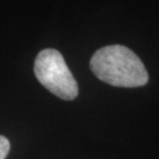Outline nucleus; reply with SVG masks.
I'll return each instance as SVG.
<instances>
[{"instance_id":"f257e3e1","label":"nucleus","mask_w":159,"mask_h":159,"mask_svg":"<svg viewBox=\"0 0 159 159\" xmlns=\"http://www.w3.org/2000/svg\"><path fill=\"white\" fill-rule=\"evenodd\" d=\"M90 67L99 80L117 87H140L148 81V70L143 61L123 45L99 48L92 56Z\"/></svg>"},{"instance_id":"f03ea898","label":"nucleus","mask_w":159,"mask_h":159,"mask_svg":"<svg viewBox=\"0 0 159 159\" xmlns=\"http://www.w3.org/2000/svg\"><path fill=\"white\" fill-rule=\"evenodd\" d=\"M34 74L40 84L58 98L73 100L78 97V84L57 50L45 48L39 52L34 61Z\"/></svg>"},{"instance_id":"7ed1b4c3","label":"nucleus","mask_w":159,"mask_h":159,"mask_svg":"<svg viewBox=\"0 0 159 159\" xmlns=\"http://www.w3.org/2000/svg\"><path fill=\"white\" fill-rule=\"evenodd\" d=\"M10 148H11V144L8 142V139L4 136H0V159H5L7 157Z\"/></svg>"}]
</instances>
